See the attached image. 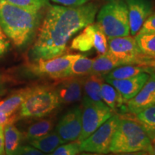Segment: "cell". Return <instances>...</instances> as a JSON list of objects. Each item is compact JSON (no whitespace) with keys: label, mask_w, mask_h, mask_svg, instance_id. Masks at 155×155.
Segmentation results:
<instances>
[{"label":"cell","mask_w":155,"mask_h":155,"mask_svg":"<svg viewBox=\"0 0 155 155\" xmlns=\"http://www.w3.org/2000/svg\"><path fill=\"white\" fill-rule=\"evenodd\" d=\"M98 11V5L94 2L78 7L50 6L31 49L33 61L63 55L71 38L94 23Z\"/></svg>","instance_id":"6da1fadb"},{"label":"cell","mask_w":155,"mask_h":155,"mask_svg":"<svg viewBox=\"0 0 155 155\" xmlns=\"http://www.w3.org/2000/svg\"><path fill=\"white\" fill-rule=\"evenodd\" d=\"M40 11L22 8L0 0V26L17 47L28 44L40 23Z\"/></svg>","instance_id":"7a4b0ae2"},{"label":"cell","mask_w":155,"mask_h":155,"mask_svg":"<svg viewBox=\"0 0 155 155\" xmlns=\"http://www.w3.org/2000/svg\"><path fill=\"white\" fill-rule=\"evenodd\" d=\"M151 145L152 141L140 122L131 118L120 119L114 135L110 152L116 154L141 151L149 152Z\"/></svg>","instance_id":"3957f363"},{"label":"cell","mask_w":155,"mask_h":155,"mask_svg":"<svg viewBox=\"0 0 155 155\" xmlns=\"http://www.w3.org/2000/svg\"><path fill=\"white\" fill-rule=\"evenodd\" d=\"M96 24L107 39L129 35V13L125 0H106L97 15Z\"/></svg>","instance_id":"277c9868"},{"label":"cell","mask_w":155,"mask_h":155,"mask_svg":"<svg viewBox=\"0 0 155 155\" xmlns=\"http://www.w3.org/2000/svg\"><path fill=\"white\" fill-rule=\"evenodd\" d=\"M55 86H36L19 108L23 119H40L49 115L61 105Z\"/></svg>","instance_id":"5b68a950"},{"label":"cell","mask_w":155,"mask_h":155,"mask_svg":"<svg viewBox=\"0 0 155 155\" xmlns=\"http://www.w3.org/2000/svg\"><path fill=\"white\" fill-rule=\"evenodd\" d=\"M108 52L123 65H140L154 68L155 58L142 55L133 36L108 39Z\"/></svg>","instance_id":"8992f818"},{"label":"cell","mask_w":155,"mask_h":155,"mask_svg":"<svg viewBox=\"0 0 155 155\" xmlns=\"http://www.w3.org/2000/svg\"><path fill=\"white\" fill-rule=\"evenodd\" d=\"M115 113L103 101H94L87 97L82 99V130L78 141L88 138Z\"/></svg>","instance_id":"52a82bcc"},{"label":"cell","mask_w":155,"mask_h":155,"mask_svg":"<svg viewBox=\"0 0 155 155\" xmlns=\"http://www.w3.org/2000/svg\"><path fill=\"white\" fill-rule=\"evenodd\" d=\"M120 116L114 114L88 138L80 143V151L108 154L114 134L119 126Z\"/></svg>","instance_id":"ba28073f"},{"label":"cell","mask_w":155,"mask_h":155,"mask_svg":"<svg viewBox=\"0 0 155 155\" xmlns=\"http://www.w3.org/2000/svg\"><path fill=\"white\" fill-rule=\"evenodd\" d=\"M78 54H63L51 59H40L30 65V71L38 76H45L55 80L69 77V69Z\"/></svg>","instance_id":"9c48e42d"},{"label":"cell","mask_w":155,"mask_h":155,"mask_svg":"<svg viewBox=\"0 0 155 155\" xmlns=\"http://www.w3.org/2000/svg\"><path fill=\"white\" fill-rule=\"evenodd\" d=\"M71 48L81 52H87L94 48L99 55L108 52V39L98 25H88L73 39Z\"/></svg>","instance_id":"30bf717a"},{"label":"cell","mask_w":155,"mask_h":155,"mask_svg":"<svg viewBox=\"0 0 155 155\" xmlns=\"http://www.w3.org/2000/svg\"><path fill=\"white\" fill-rule=\"evenodd\" d=\"M82 130V115L78 106L70 108L61 118L55 127L56 133L65 143L77 141Z\"/></svg>","instance_id":"8fae6325"},{"label":"cell","mask_w":155,"mask_h":155,"mask_svg":"<svg viewBox=\"0 0 155 155\" xmlns=\"http://www.w3.org/2000/svg\"><path fill=\"white\" fill-rule=\"evenodd\" d=\"M129 13L130 35L134 37L152 15V0H125Z\"/></svg>","instance_id":"7c38bea8"},{"label":"cell","mask_w":155,"mask_h":155,"mask_svg":"<svg viewBox=\"0 0 155 155\" xmlns=\"http://www.w3.org/2000/svg\"><path fill=\"white\" fill-rule=\"evenodd\" d=\"M55 88L61 104H71L80 101L83 95V77L61 79Z\"/></svg>","instance_id":"4fadbf2b"},{"label":"cell","mask_w":155,"mask_h":155,"mask_svg":"<svg viewBox=\"0 0 155 155\" xmlns=\"http://www.w3.org/2000/svg\"><path fill=\"white\" fill-rule=\"evenodd\" d=\"M155 103V73L150 74L148 80L134 97L127 101V111L132 114L139 113Z\"/></svg>","instance_id":"5bb4252c"},{"label":"cell","mask_w":155,"mask_h":155,"mask_svg":"<svg viewBox=\"0 0 155 155\" xmlns=\"http://www.w3.org/2000/svg\"><path fill=\"white\" fill-rule=\"evenodd\" d=\"M150 73H141L135 76L121 80H106L113 86L124 99L129 101L137 94L148 80Z\"/></svg>","instance_id":"9a60e30c"},{"label":"cell","mask_w":155,"mask_h":155,"mask_svg":"<svg viewBox=\"0 0 155 155\" xmlns=\"http://www.w3.org/2000/svg\"><path fill=\"white\" fill-rule=\"evenodd\" d=\"M34 87L20 89L14 94H11L5 100L0 101V114L8 117H11L19 109L22 103L28 98L33 90Z\"/></svg>","instance_id":"2e32d148"},{"label":"cell","mask_w":155,"mask_h":155,"mask_svg":"<svg viewBox=\"0 0 155 155\" xmlns=\"http://www.w3.org/2000/svg\"><path fill=\"white\" fill-rule=\"evenodd\" d=\"M102 101L108 106L114 113L121 109V111H127V106L124 105L127 104V101L122 97L119 92L109 83H103L101 91Z\"/></svg>","instance_id":"e0dca14e"},{"label":"cell","mask_w":155,"mask_h":155,"mask_svg":"<svg viewBox=\"0 0 155 155\" xmlns=\"http://www.w3.org/2000/svg\"><path fill=\"white\" fill-rule=\"evenodd\" d=\"M105 78L101 75L90 73L83 77V92L84 96L94 101H102L101 91Z\"/></svg>","instance_id":"ac0fdd59"},{"label":"cell","mask_w":155,"mask_h":155,"mask_svg":"<svg viewBox=\"0 0 155 155\" xmlns=\"http://www.w3.org/2000/svg\"><path fill=\"white\" fill-rule=\"evenodd\" d=\"M154 68L140 65H121L110 71L105 75V80H121L135 76L141 73H150L154 71Z\"/></svg>","instance_id":"d6986e66"},{"label":"cell","mask_w":155,"mask_h":155,"mask_svg":"<svg viewBox=\"0 0 155 155\" xmlns=\"http://www.w3.org/2000/svg\"><path fill=\"white\" fill-rule=\"evenodd\" d=\"M4 139L5 155H14L21 146L23 134L12 122H9L4 126Z\"/></svg>","instance_id":"ffe728a7"},{"label":"cell","mask_w":155,"mask_h":155,"mask_svg":"<svg viewBox=\"0 0 155 155\" xmlns=\"http://www.w3.org/2000/svg\"><path fill=\"white\" fill-rule=\"evenodd\" d=\"M121 65H124L123 63L107 52L94 59L91 73L105 76L112 70Z\"/></svg>","instance_id":"44dd1931"},{"label":"cell","mask_w":155,"mask_h":155,"mask_svg":"<svg viewBox=\"0 0 155 155\" xmlns=\"http://www.w3.org/2000/svg\"><path fill=\"white\" fill-rule=\"evenodd\" d=\"M29 144L45 154H50L61 145L65 144L56 131H51L40 138L29 141Z\"/></svg>","instance_id":"7402d4cb"},{"label":"cell","mask_w":155,"mask_h":155,"mask_svg":"<svg viewBox=\"0 0 155 155\" xmlns=\"http://www.w3.org/2000/svg\"><path fill=\"white\" fill-rule=\"evenodd\" d=\"M134 38L141 54L146 57L155 58V32L139 30Z\"/></svg>","instance_id":"603a6c76"},{"label":"cell","mask_w":155,"mask_h":155,"mask_svg":"<svg viewBox=\"0 0 155 155\" xmlns=\"http://www.w3.org/2000/svg\"><path fill=\"white\" fill-rule=\"evenodd\" d=\"M54 121L51 119H44L32 124L28 127L25 137L28 141L40 138L53 131Z\"/></svg>","instance_id":"cb8c5ba5"},{"label":"cell","mask_w":155,"mask_h":155,"mask_svg":"<svg viewBox=\"0 0 155 155\" xmlns=\"http://www.w3.org/2000/svg\"><path fill=\"white\" fill-rule=\"evenodd\" d=\"M94 59L81 55L71 64L69 77H83L91 73Z\"/></svg>","instance_id":"d4e9b609"},{"label":"cell","mask_w":155,"mask_h":155,"mask_svg":"<svg viewBox=\"0 0 155 155\" xmlns=\"http://www.w3.org/2000/svg\"><path fill=\"white\" fill-rule=\"evenodd\" d=\"M135 119L142 125L155 127V103L136 114Z\"/></svg>","instance_id":"484cf974"},{"label":"cell","mask_w":155,"mask_h":155,"mask_svg":"<svg viewBox=\"0 0 155 155\" xmlns=\"http://www.w3.org/2000/svg\"><path fill=\"white\" fill-rule=\"evenodd\" d=\"M22 8L40 11L48 4V0H2Z\"/></svg>","instance_id":"4316f807"},{"label":"cell","mask_w":155,"mask_h":155,"mask_svg":"<svg viewBox=\"0 0 155 155\" xmlns=\"http://www.w3.org/2000/svg\"><path fill=\"white\" fill-rule=\"evenodd\" d=\"M80 152V142L74 141L61 145L48 155H78Z\"/></svg>","instance_id":"83f0119b"},{"label":"cell","mask_w":155,"mask_h":155,"mask_svg":"<svg viewBox=\"0 0 155 155\" xmlns=\"http://www.w3.org/2000/svg\"><path fill=\"white\" fill-rule=\"evenodd\" d=\"M14 155H48L31 145H21Z\"/></svg>","instance_id":"f1b7e54d"},{"label":"cell","mask_w":155,"mask_h":155,"mask_svg":"<svg viewBox=\"0 0 155 155\" xmlns=\"http://www.w3.org/2000/svg\"><path fill=\"white\" fill-rule=\"evenodd\" d=\"M7 35L5 33L2 28L0 26V57L3 56L8 51L10 41Z\"/></svg>","instance_id":"f546056e"},{"label":"cell","mask_w":155,"mask_h":155,"mask_svg":"<svg viewBox=\"0 0 155 155\" xmlns=\"http://www.w3.org/2000/svg\"><path fill=\"white\" fill-rule=\"evenodd\" d=\"M64 7H78L89 2L90 0H51Z\"/></svg>","instance_id":"4dcf8cb0"},{"label":"cell","mask_w":155,"mask_h":155,"mask_svg":"<svg viewBox=\"0 0 155 155\" xmlns=\"http://www.w3.org/2000/svg\"><path fill=\"white\" fill-rule=\"evenodd\" d=\"M140 30L153 31L155 32V13L152 14L145 21Z\"/></svg>","instance_id":"1f68e13d"},{"label":"cell","mask_w":155,"mask_h":155,"mask_svg":"<svg viewBox=\"0 0 155 155\" xmlns=\"http://www.w3.org/2000/svg\"><path fill=\"white\" fill-rule=\"evenodd\" d=\"M4 126L0 125V155H5V139H4Z\"/></svg>","instance_id":"d6a6232c"},{"label":"cell","mask_w":155,"mask_h":155,"mask_svg":"<svg viewBox=\"0 0 155 155\" xmlns=\"http://www.w3.org/2000/svg\"><path fill=\"white\" fill-rule=\"evenodd\" d=\"M142 126L144 127L148 137H150L151 141H152V142H154V141H155V127H147V126L144 125Z\"/></svg>","instance_id":"836d02e7"},{"label":"cell","mask_w":155,"mask_h":155,"mask_svg":"<svg viewBox=\"0 0 155 155\" xmlns=\"http://www.w3.org/2000/svg\"><path fill=\"white\" fill-rule=\"evenodd\" d=\"M9 122H12V116L8 117L0 114V125H5Z\"/></svg>","instance_id":"e575fe53"},{"label":"cell","mask_w":155,"mask_h":155,"mask_svg":"<svg viewBox=\"0 0 155 155\" xmlns=\"http://www.w3.org/2000/svg\"><path fill=\"white\" fill-rule=\"evenodd\" d=\"M146 151H141V152H125V153H116L113 155H144Z\"/></svg>","instance_id":"d590c367"},{"label":"cell","mask_w":155,"mask_h":155,"mask_svg":"<svg viewBox=\"0 0 155 155\" xmlns=\"http://www.w3.org/2000/svg\"><path fill=\"white\" fill-rule=\"evenodd\" d=\"M148 152L150 153V155H155V141H154V142H152L151 148Z\"/></svg>","instance_id":"8d00e7d4"},{"label":"cell","mask_w":155,"mask_h":155,"mask_svg":"<svg viewBox=\"0 0 155 155\" xmlns=\"http://www.w3.org/2000/svg\"><path fill=\"white\" fill-rule=\"evenodd\" d=\"M78 155H113V154H98V153H91V152H83L81 154Z\"/></svg>","instance_id":"74e56055"},{"label":"cell","mask_w":155,"mask_h":155,"mask_svg":"<svg viewBox=\"0 0 155 155\" xmlns=\"http://www.w3.org/2000/svg\"><path fill=\"white\" fill-rule=\"evenodd\" d=\"M4 86V80H3V77L2 75L0 74V92L2 90Z\"/></svg>","instance_id":"f35d334b"},{"label":"cell","mask_w":155,"mask_h":155,"mask_svg":"<svg viewBox=\"0 0 155 155\" xmlns=\"http://www.w3.org/2000/svg\"><path fill=\"white\" fill-rule=\"evenodd\" d=\"M154 69L155 70V63H154ZM154 73H155V71H154Z\"/></svg>","instance_id":"ab89813d"}]
</instances>
